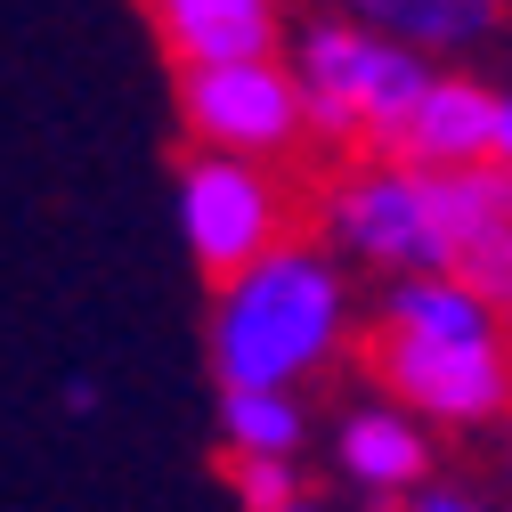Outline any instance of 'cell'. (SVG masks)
<instances>
[{"label": "cell", "mask_w": 512, "mask_h": 512, "mask_svg": "<svg viewBox=\"0 0 512 512\" xmlns=\"http://www.w3.org/2000/svg\"><path fill=\"white\" fill-rule=\"evenodd\" d=\"M358 358L374 391L423 415L431 431H488L512 415V326L472 277L382 285Z\"/></svg>", "instance_id": "1"}, {"label": "cell", "mask_w": 512, "mask_h": 512, "mask_svg": "<svg viewBox=\"0 0 512 512\" xmlns=\"http://www.w3.org/2000/svg\"><path fill=\"white\" fill-rule=\"evenodd\" d=\"M228 488H236L244 512H293V504H309L301 464H228Z\"/></svg>", "instance_id": "13"}, {"label": "cell", "mask_w": 512, "mask_h": 512, "mask_svg": "<svg viewBox=\"0 0 512 512\" xmlns=\"http://www.w3.org/2000/svg\"><path fill=\"white\" fill-rule=\"evenodd\" d=\"M504 472H512V415H504Z\"/></svg>", "instance_id": "16"}, {"label": "cell", "mask_w": 512, "mask_h": 512, "mask_svg": "<svg viewBox=\"0 0 512 512\" xmlns=\"http://www.w3.org/2000/svg\"><path fill=\"white\" fill-rule=\"evenodd\" d=\"M293 82L309 98V131L317 147H334L342 163L358 155H399L407 147V122L431 98L439 66L399 41H382L358 17H309L293 33Z\"/></svg>", "instance_id": "4"}, {"label": "cell", "mask_w": 512, "mask_h": 512, "mask_svg": "<svg viewBox=\"0 0 512 512\" xmlns=\"http://www.w3.org/2000/svg\"><path fill=\"white\" fill-rule=\"evenodd\" d=\"M496 139H504V90H488L480 74L439 66L399 155L423 163V171H480V163H496Z\"/></svg>", "instance_id": "9"}, {"label": "cell", "mask_w": 512, "mask_h": 512, "mask_svg": "<svg viewBox=\"0 0 512 512\" xmlns=\"http://www.w3.org/2000/svg\"><path fill=\"white\" fill-rule=\"evenodd\" d=\"M496 163L512 171V90H504V139H496Z\"/></svg>", "instance_id": "15"}, {"label": "cell", "mask_w": 512, "mask_h": 512, "mask_svg": "<svg viewBox=\"0 0 512 512\" xmlns=\"http://www.w3.org/2000/svg\"><path fill=\"white\" fill-rule=\"evenodd\" d=\"M293 512H334V504H317V496H309V504H293Z\"/></svg>", "instance_id": "17"}, {"label": "cell", "mask_w": 512, "mask_h": 512, "mask_svg": "<svg viewBox=\"0 0 512 512\" xmlns=\"http://www.w3.org/2000/svg\"><path fill=\"white\" fill-rule=\"evenodd\" d=\"M220 447L228 464H293L309 447L301 391H220Z\"/></svg>", "instance_id": "12"}, {"label": "cell", "mask_w": 512, "mask_h": 512, "mask_svg": "<svg viewBox=\"0 0 512 512\" xmlns=\"http://www.w3.org/2000/svg\"><path fill=\"white\" fill-rule=\"evenodd\" d=\"M171 204H179V244L196 252V269L212 285L244 277L252 261L285 252L301 228V187L285 163H244V155H204L187 147V163L171 171Z\"/></svg>", "instance_id": "5"}, {"label": "cell", "mask_w": 512, "mask_h": 512, "mask_svg": "<svg viewBox=\"0 0 512 512\" xmlns=\"http://www.w3.org/2000/svg\"><path fill=\"white\" fill-rule=\"evenodd\" d=\"M456 196V236H464V277L488 293V309L512 326V171L480 163V171H447Z\"/></svg>", "instance_id": "11"}, {"label": "cell", "mask_w": 512, "mask_h": 512, "mask_svg": "<svg viewBox=\"0 0 512 512\" xmlns=\"http://www.w3.org/2000/svg\"><path fill=\"white\" fill-rule=\"evenodd\" d=\"M179 131L204 155H244V163H293L309 131V98L293 82V57H244V66H187L171 74Z\"/></svg>", "instance_id": "6"}, {"label": "cell", "mask_w": 512, "mask_h": 512, "mask_svg": "<svg viewBox=\"0 0 512 512\" xmlns=\"http://www.w3.org/2000/svg\"><path fill=\"white\" fill-rule=\"evenodd\" d=\"M342 17L374 25L382 41L431 57V66H456L504 33V0H342Z\"/></svg>", "instance_id": "10"}, {"label": "cell", "mask_w": 512, "mask_h": 512, "mask_svg": "<svg viewBox=\"0 0 512 512\" xmlns=\"http://www.w3.org/2000/svg\"><path fill=\"white\" fill-rule=\"evenodd\" d=\"M350 334H358L350 269L317 236H293L244 277L212 285V317H204L220 391H309L350 350Z\"/></svg>", "instance_id": "2"}, {"label": "cell", "mask_w": 512, "mask_h": 512, "mask_svg": "<svg viewBox=\"0 0 512 512\" xmlns=\"http://www.w3.org/2000/svg\"><path fill=\"white\" fill-rule=\"evenodd\" d=\"M399 512H496V504H488L480 488H456V480H431V488H423V496H407Z\"/></svg>", "instance_id": "14"}, {"label": "cell", "mask_w": 512, "mask_h": 512, "mask_svg": "<svg viewBox=\"0 0 512 512\" xmlns=\"http://www.w3.org/2000/svg\"><path fill=\"white\" fill-rule=\"evenodd\" d=\"M139 17L171 57V74L285 57V0H139Z\"/></svg>", "instance_id": "8"}, {"label": "cell", "mask_w": 512, "mask_h": 512, "mask_svg": "<svg viewBox=\"0 0 512 512\" xmlns=\"http://www.w3.org/2000/svg\"><path fill=\"white\" fill-rule=\"evenodd\" d=\"M326 456H334L342 488L366 496V504H407V496H423V488L439 480V439H431V423L407 415L399 399H382V391H366V399H350V407L334 415Z\"/></svg>", "instance_id": "7"}, {"label": "cell", "mask_w": 512, "mask_h": 512, "mask_svg": "<svg viewBox=\"0 0 512 512\" xmlns=\"http://www.w3.org/2000/svg\"><path fill=\"white\" fill-rule=\"evenodd\" d=\"M309 204H317V244L342 269H366L382 285L464 277V236H456L447 171H423L407 155H358V163L326 171V187Z\"/></svg>", "instance_id": "3"}]
</instances>
